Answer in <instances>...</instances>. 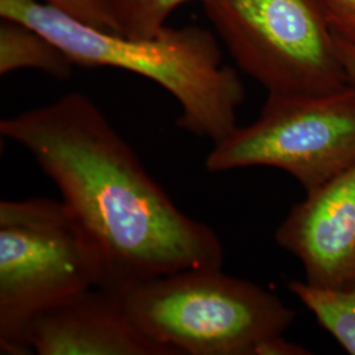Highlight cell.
Segmentation results:
<instances>
[{"instance_id":"cell-8","label":"cell","mask_w":355,"mask_h":355,"mask_svg":"<svg viewBox=\"0 0 355 355\" xmlns=\"http://www.w3.org/2000/svg\"><path fill=\"white\" fill-rule=\"evenodd\" d=\"M26 343L38 355H175L137 329L119 292L94 287L35 318Z\"/></svg>"},{"instance_id":"cell-10","label":"cell","mask_w":355,"mask_h":355,"mask_svg":"<svg viewBox=\"0 0 355 355\" xmlns=\"http://www.w3.org/2000/svg\"><path fill=\"white\" fill-rule=\"evenodd\" d=\"M288 291L349 354L355 355V290L293 280Z\"/></svg>"},{"instance_id":"cell-13","label":"cell","mask_w":355,"mask_h":355,"mask_svg":"<svg viewBox=\"0 0 355 355\" xmlns=\"http://www.w3.org/2000/svg\"><path fill=\"white\" fill-rule=\"evenodd\" d=\"M337 41L355 48V0H315Z\"/></svg>"},{"instance_id":"cell-14","label":"cell","mask_w":355,"mask_h":355,"mask_svg":"<svg viewBox=\"0 0 355 355\" xmlns=\"http://www.w3.org/2000/svg\"><path fill=\"white\" fill-rule=\"evenodd\" d=\"M311 354L303 346L288 343L283 338V334L267 338L259 345L255 355H306Z\"/></svg>"},{"instance_id":"cell-6","label":"cell","mask_w":355,"mask_h":355,"mask_svg":"<svg viewBox=\"0 0 355 355\" xmlns=\"http://www.w3.org/2000/svg\"><path fill=\"white\" fill-rule=\"evenodd\" d=\"M355 165V86L325 94H268L259 117L214 144L205 168L266 166L316 190Z\"/></svg>"},{"instance_id":"cell-2","label":"cell","mask_w":355,"mask_h":355,"mask_svg":"<svg viewBox=\"0 0 355 355\" xmlns=\"http://www.w3.org/2000/svg\"><path fill=\"white\" fill-rule=\"evenodd\" d=\"M1 19L32 26L51 38L76 66L116 67L150 79L177 99V125L214 144L237 128L245 89L223 64L211 31L165 26L153 37L130 38L85 24L38 0H0Z\"/></svg>"},{"instance_id":"cell-4","label":"cell","mask_w":355,"mask_h":355,"mask_svg":"<svg viewBox=\"0 0 355 355\" xmlns=\"http://www.w3.org/2000/svg\"><path fill=\"white\" fill-rule=\"evenodd\" d=\"M102 253L71 208L48 198L0 203V353L31 354L29 324L94 287H102Z\"/></svg>"},{"instance_id":"cell-5","label":"cell","mask_w":355,"mask_h":355,"mask_svg":"<svg viewBox=\"0 0 355 355\" xmlns=\"http://www.w3.org/2000/svg\"><path fill=\"white\" fill-rule=\"evenodd\" d=\"M243 73L268 94H325L350 86L315 0H202Z\"/></svg>"},{"instance_id":"cell-1","label":"cell","mask_w":355,"mask_h":355,"mask_svg":"<svg viewBox=\"0 0 355 355\" xmlns=\"http://www.w3.org/2000/svg\"><path fill=\"white\" fill-rule=\"evenodd\" d=\"M0 133L33 155L98 243L103 288L223 266L215 230L178 208L85 94L3 119Z\"/></svg>"},{"instance_id":"cell-9","label":"cell","mask_w":355,"mask_h":355,"mask_svg":"<svg viewBox=\"0 0 355 355\" xmlns=\"http://www.w3.org/2000/svg\"><path fill=\"white\" fill-rule=\"evenodd\" d=\"M76 64L60 46L37 29L1 19L0 24V74L33 69L57 79L71 76Z\"/></svg>"},{"instance_id":"cell-12","label":"cell","mask_w":355,"mask_h":355,"mask_svg":"<svg viewBox=\"0 0 355 355\" xmlns=\"http://www.w3.org/2000/svg\"><path fill=\"white\" fill-rule=\"evenodd\" d=\"M42 3L85 24L119 33V24L108 0H42Z\"/></svg>"},{"instance_id":"cell-3","label":"cell","mask_w":355,"mask_h":355,"mask_svg":"<svg viewBox=\"0 0 355 355\" xmlns=\"http://www.w3.org/2000/svg\"><path fill=\"white\" fill-rule=\"evenodd\" d=\"M116 292L133 325L175 355H255L296 318L274 293L221 268L180 270Z\"/></svg>"},{"instance_id":"cell-15","label":"cell","mask_w":355,"mask_h":355,"mask_svg":"<svg viewBox=\"0 0 355 355\" xmlns=\"http://www.w3.org/2000/svg\"><path fill=\"white\" fill-rule=\"evenodd\" d=\"M336 42H337L338 54L343 61V67L346 70L349 82H350V85L355 86V48L349 46L337 40H336Z\"/></svg>"},{"instance_id":"cell-11","label":"cell","mask_w":355,"mask_h":355,"mask_svg":"<svg viewBox=\"0 0 355 355\" xmlns=\"http://www.w3.org/2000/svg\"><path fill=\"white\" fill-rule=\"evenodd\" d=\"M119 33L130 38L153 37L166 26L170 15L192 0H108ZM202 1V0H199Z\"/></svg>"},{"instance_id":"cell-7","label":"cell","mask_w":355,"mask_h":355,"mask_svg":"<svg viewBox=\"0 0 355 355\" xmlns=\"http://www.w3.org/2000/svg\"><path fill=\"white\" fill-rule=\"evenodd\" d=\"M275 240L300 261L306 282L355 290V165L306 192L282 221Z\"/></svg>"}]
</instances>
